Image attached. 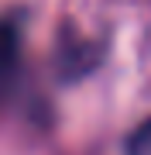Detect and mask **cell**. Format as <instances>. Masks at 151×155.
I'll return each instance as SVG.
<instances>
[{
    "label": "cell",
    "instance_id": "obj_1",
    "mask_svg": "<svg viewBox=\"0 0 151 155\" xmlns=\"http://www.w3.org/2000/svg\"><path fill=\"white\" fill-rule=\"evenodd\" d=\"M127 155H151V121L137 127V134L131 138V148Z\"/></svg>",
    "mask_w": 151,
    "mask_h": 155
}]
</instances>
